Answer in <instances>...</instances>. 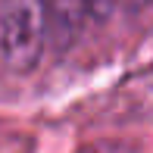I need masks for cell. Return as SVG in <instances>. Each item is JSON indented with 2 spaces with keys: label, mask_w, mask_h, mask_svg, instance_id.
Instances as JSON below:
<instances>
[{
  "label": "cell",
  "mask_w": 153,
  "mask_h": 153,
  "mask_svg": "<svg viewBox=\"0 0 153 153\" xmlns=\"http://www.w3.org/2000/svg\"><path fill=\"white\" fill-rule=\"evenodd\" d=\"M50 34V0H0V59L10 72H31Z\"/></svg>",
  "instance_id": "6da1fadb"
},
{
  "label": "cell",
  "mask_w": 153,
  "mask_h": 153,
  "mask_svg": "<svg viewBox=\"0 0 153 153\" xmlns=\"http://www.w3.org/2000/svg\"><path fill=\"white\" fill-rule=\"evenodd\" d=\"M91 13L88 0H50V34L47 44H53V50H66L75 41L85 16Z\"/></svg>",
  "instance_id": "7a4b0ae2"
},
{
  "label": "cell",
  "mask_w": 153,
  "mask_h": 153,
  "mask_svg": "<svg viewBox=\"0 0 153 153\" xmlns=\"http://www.w3.org/2000/svg\"><path fill=\"white\" fill-rule=\"evenodd\" d=\"M116 3H119V0H88V6H91V16H94V19H106L109 13L116 10Z\"/></svg>",
  "instance_id": "3957f363"
},
{
  "label": "cell",
  "mask_w": 153,
  "mask_h": 153,
  "mask_svg": "<svg viewBox=\"0 0 153 153\" xmlns=\"http://www.w3.org/2000/svg\"><path fill=\"white\" fill-rule=\"evenodd\" d=\"M122 3H125V6H128V10H131V13H141V10H144V6H150V3H153V0H122Z\"/></svg>",
  "instance_id": "277c9868"
},
{
  "label": "cell",
  "mask_w": 153,
  "mask_h": 153,
  "mask_svg": "<svg viewBox=\"0 0 153 153\" xmlns=\"http://www.w3.org/2000/svg\"><path fill=\"white\" fill-rule=\"evenodd\" d=\"M85 153H116V147H109V144H94V147H88Z\"/></svg>",
  "instance_id": "5b68a950"
}]
</instances>
